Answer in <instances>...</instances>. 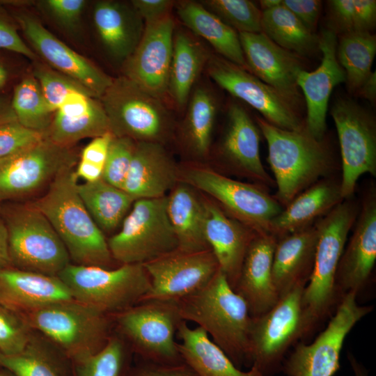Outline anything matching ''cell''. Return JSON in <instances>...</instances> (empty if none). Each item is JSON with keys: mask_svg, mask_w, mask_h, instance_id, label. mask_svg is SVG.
I'll use <instances>...</instances> for the list:
<instances>
[{"mask_svg": "<svg viewBox=\"0 0 376 376\" xmlns=\"http://www.w3.org/2000/svg\"><path fill=\"white\" fill-rule=\"evenodd\" d=\"M75 168L62 170L46 192L31 204L49 220L63 242L71 263L112 268L115 260L107 240L78 194Z\"/></svg>", "mask_w": 376, "mask_h": 376, "instance_id": "1", "label": "cell"}, {"mask_svg": "<svg viewBox=\"0 0 376 376\" xmlns=\"http://www.w3.org/2000/svg\"><path fill=\"white\" fill-rule=\"evenodd\" d=\"M177 303L184 321L196 323L237 368L249 366L252 318L219 269L204 288Z\"/></svg>", "mask_w": 376, "mask_h": 376, "instance_id": "2", "label": "cell"}, {"mask_svg": "<svg viewBox=\"0 0 376 376\" xmlns=\"http://www.w3.org/2000/svg\"><path fill=\"white\" fill-rule=\"evenodd\" d=\"M256 122L267 143V161L276 186L274 196L282 207L331 173L334 160L328 147L323 139L313 136L305 125L288 130L263 118L257 117Z\"/></svg>", "mask_w": 376, "mask_h": 376, "instance_id": "3", "label": "cell"}, {"mask_svg": "<svg viewBox=\"0 0 376 376\" xmlns=\"http://www.w3.org/2000/svg\"><path fill=\"white\" fill-rule=\"evenodd\" d=\"M73 363L100 351L112 335L111 315L75 299L58 302L22 314Z\"/></svg>", "mask_w": 376, "mask_h": 376, "instance_id": "4", "label": "cell"}, {"mask_svg": "<svg viewBox=\"0 0 376 376\" xmlns=\"http://www.w3.org/2000/svg\"><path fill=\"white\" fill-rule=\"evenodd\" d=\"M358 213L357 205L347 198L316 221L319 234L314 265L302 295V306L311 330L340 299L335 283L336 271Z\"/></svg>", "mask_w": 376, "mask_h": 376, "instance_id": "5", "label": "cell"}, {"mask_svg": "<svg viewBox=\"0 0 376 376\" xmlns=\"http://www.w3.org/2000/svg\"><path fill=\"white\" fill-rule=\"evenodd\" d=\"M57 276L75 300L108 315L141 302L151 287L141 264H124L109 269L70 263Z\"/></svg>", "mask_w": 376, "mask_h": 376, "instance_id": "6", "label": "cell"}, {"mask_svg": "<svg viewBox=\"0 0 376 376\" xmlns=\"http://www.w3.org/2000/svg\"><path fill=\"white\" fill-rule=\"evenodd\" d=\"M111 316L116 334L141 360L166 365L184 363L175 341L183 321L177 302L143 301Z\"/></svg>", "mask_w": 376, "mask_h": 376, "instance_id": "7", "label": "cell"}, {"mask_svg": "<svg viewBox=\"0 0 376 376\" xmlns=\"http://www.w3.org/2000/svg\"><path fill=\"white\" fill-rule=\"evenodd\" d=\"M8 230L13 267L57 276L68 264V253L46 217L31 203L1 210Z\"/></svg>", "mask_w": 376, "mask_h": 376, "instance_id": "8", "label": "cell"}, {"mask_svg": "<svg viewBox=\"0 0 376 376\" xmlns=\"http://www.w3.org/2000/svg\"><path fill=\"white\" fill-rule=\"evenodd\" d=\"M99 100L114 136L164 145L171 136L173 117L162 100L126 77L113 79Z\"/></svg>", "mask_w": 376, "mask_h": 376, "instance_id": "9", "label": "cell"}, {"mask_svg": "<svg viewBox=\"0 0 376 376\" xmlns=\"http://www.w3.org/2000/svg\"><path fill=\"white\" fill-rule=\"evenodd\" d=\"M179 181L209 195L228 216L258 234H270L271 221L283 209L267 187L211 169L194 166L179 169Z\"/></svg>", "mask_w": 376, "mask_h": 376, "instance_id": "10", "label": "cell"}, {"mask_svg": "<svg viewBox=\"0 0 376 376\" xmlns=\"http://www.w3.org/2000/svg\"><path fill=\"white\" fill-rule=\"evenodd\" d=\"M120 230L107 240L113 260L143 265L178 249L167 213V195L136 200Z\"/></svg>", "mask_w": 376, "mask_h": 376, "instance_id": "11", "label": "cell"}, {"mask_svg": "<svg viewBox=\"0 0 376 376\" xmlns=\"http://www.w3.org/2000/svg\"><path fill=\"white\" fill-rule=\"evenodd\" d=\"M304 288H294L267 312L251 317L249 367L256 366L263 376H272L281 370L289 348L311 331L302 306Z\"/></svg>", "mask_w": 376, "mask_h": 376, "instance_id": "12", "label": "cell"}, {"mask_svg": "<svg viewBox=\"0 0 376 376\" xmlns=\"http://www.w3.org/2000/svg\"><path fill=\"white\" fill-rule=\"evenodd\" d=\"M72 147L58 145L46 136L0 159V201L19 199L48 187L64 169L75 166Z\"/></svg>", "mask_w": 376, "mask_h": 376, "instance_id": "13", "label": "cell"}, {"mask_svg": "<svg viewBox=\"0 0 376 376\" xmlns=\"http://www.w3.org/2000/svg\"><path fill=\"white\" fill-rule=\"evenodd\" d=\"M357 294L343 295L326 328L311 344H297L283 361L281 370L288 376H334L340 369L344 341L354 325L372 311L360 306Z\"/></svg>", "mask_w": 376, "mask_h": 376, "instance_id": "14", "label": "cell"}, {"mask_svg": "<svg viewBox=\"0 0 376 376\" xmlns=\"http://www.w3.org/2000/svg\"><path fill=\"white\" fill-rule=\"evenodd\" d=\"M341 154L340 187L350 198L360 177L376 175V127L372 115L354 101L338 98L331 109Z\"/></svg>", "mask_w": 376, "mask_h": 376, "instance_id": "15", "label": "cell"}, {"mask_svg": "<svg viewBox=\"0 0 376 376\" xmlns=\"http://www.w3.org/2000/svg\"><path fill=\"white\" fill-rule=\"evenodd\" d=\"M143 266L151 287L141 301L178 302L204 288L219 269L211 249L191 253L177 249Z\"/></svg>", "mask_w": 376, "mask_h": 376, "instance_id": "16", "label": "cell"}, {"mask_svg": "<svg viewBox=\"0 0 376 376\" xmlns=\"http://www.w3.org/2000/svg\"><path fill=\"white\" fill-rule=\"evenodd\" d=\"M206 69L215 83L251 106L269 123L288 130L304 125L294 108L277 91L246 69L214 54H210Z\"/></svg>", "mask_w": 376, "mask_h": 376, "instance_id": "17", "label": "cell"}, {"mask_svg": "<svg viewBox=\"0 0 376 376\" xmlns=\"http://www.w3.org/2000/svg\"><path fill=\"white\" fill-rule=\"evenodd\" d=\"M14 19L36 52L58 72L77 82L100 99L113 78L79 54L26 12H16Z\"/></svg>", "mask_w": 376, "mask_h": 376, "instance_id": "18", "label": "cell"}, {"mask_svg": "<svg viewBox=\"0 0 376 376\" xmlns=\"http://www.w3.org/2000/svg\"><path fill=\"white\" fill-rule=\"evenodd\" d=\"M174 27L171 14L145 23L137 47L123 62V76L162 100L168 94Z\"/></svg>", "mask_w": 376, "mask_h": 376, "instance_id": "19", "label": "cell"}, {"mask_svg": "<svg viewBox=\"0 0 376 376\" xmlns=\"http://www.w3.org/2000/svg\"><path fill=\"white\" fill-rule=\"evenodd\" d=\"M246 70L277 91L292 107L299 100L297 78L304 70L298 55L263 33H238Z\"/></svg>", "mask_w": 376, "mask_h": 376, "instance_id": "20", "label": "cell"}, {"mask_svg": "<svg viewBox=\"0 0 376 376\" xmlns=\"http://www.w3.org/2000/svg\"><path fill=\"white\" fill-rule=\"evenodd\" d=\"M352 236L345 246L336 274V288L341 297L357 294L366 284L376 260V196L366 195L359 210Z\"/></svg>", "mask_w": 376, "mask_h": 376, "instance_id": "21", "label": "cell"}, {"mask_svg": "<svg viewBox=\"0 0 376 376\" xmlns=\"http://www.w3.org/2000/svg\"><path fill=\"white\" fill-rule=\"evenodd\" d=\"M336 33L324 30L319 36V49L322 58L319 67L312 72L302 70L297 84L304 95L307 116L305 126L316 139H323L326 131V116L333 89L346 81L345 72L336 54Z\"/></svg>", "mask_w": 376, "mask_h": 376, "instance_id": "22", "label": "cell"}, {"mask_svg": "<svg viewBox=\"0 0 376 376\" xmlns=\"http://www.w3.org/2000/svg\"><path fill=\"white\" fill-rule=\"evenodd\" d=\"M260 130L240 105L232 104L220 152L228 166L267 189L275 182L265 169L259 152Z\"/></svg>", "mask_w": 376, "mask_h": 376, "instance_id": "23", "label": "cell"}, {"mask_svg": "<svg viewBox=\"0 0 376 376\" xmlns=\"http://www.w3.org/2000/svg\"><path fill=\"white\" fill-rule=\"evenodd\" d=\"M205 204L206 241L234 290L248 248L258 233L228 216L214 201L206 200Z\"/></svg>", "mask_w": 376, "mask_h": 376, "instance_id": "24", "label": "cell"}, {"mask_svg": "<svg viewBox=\"0 0 376 376\" xmlns=\"http://www.w3.org/2000/svg\"><path fill=\"white\" fill-rule=\"evenodd\" d=\"M179 181V169L163 144L136 141L122 189L135 200L166 196Z\"/></svg>", "mask_w": 376, "mask_h": 376, "instance_id": "25", "label": "cell"}, {"mask_svg": "<svg viewBox=\"0 0 376 376\" xmlns=\"http://www.w3.org/2000/svg\"><path fill=\"white\" fill-rule=\"evenodd\" d=\"M276 241L271 234L256 235L248 248L234 289L246 301L252 318L267 312L279 299L272 276Z\"/></svg>", "mask_w": 376, "mask_h": 376, "instance_id": "26", "label": "cell"}, {"mask_svg": "<svg viewBox=\"0 0 376 376\" xmlns=\"http://www.w3.org/2000/svg\"><path fill=\"white\" fill-rule=\"evenodd\" d=\"M74 299L57 276L19 269H0V304L22 314Z\"/></svg>", "mask_w": 376, "mask_h": 376, "instance_id": "27", "label": "cell"}, {"mask_svg": "<svg viewBox=\"0 0 376 376\" xmlns=\"http://www.w3.org/2000/svg\"><path fill=\"white\" fill-rule=\"evenodd\" d=\"M318 234L315 222L277 239L272 276L279 298L298 286L306 285L313 268Z\"/></svg>", "mask_w": 376, "mask_h": 376, "instance_id": "28", "label": "cell"}, {"mask_svg": "<svg viewBox=\"0 0 376 376\" xmlns=\"http://www.w3.org/2000/svg\"><path fill=\"white\" fill-rule=\"evenodd\" d=\"M109 132V122L100 100L77 94L58 107L45 136L58 145L72 147L79 140Z\"/></svg>", "mask_w": 376, "mask_h": 376, "instance_id": "29", "label": "cell"}, {"mask_svg": "<svg viewBox=\"0 0 376 376\" xmlns=\"http://www.w3.org/2000/svg\"><path fill=\"white\" fill-rule=\"evenodd\" d=\"M340 182L323 178L298 194L271 221L269 233L279 239L315 224L340 204Z\"/></svg>", "mask_w": 376, "mask_h": 376, "instance_id": "30", "label": "cell"}, {"mask_svg": "<svg viewBox=\"0 0 376 376\" xmlns=\"http://www.w3.org/2000/svg\"><path fill=\"white\" fill-rule=\"evenodd\" d=\"M98 35L109 54L125 61L137 47L145 22L131 3L100 1L93 9Z\"/></svg>", "mask_w": 376, "mask_h": 376, "instance_id": "31", "label": "cell"}, {"mask_svg": "<svg viewBox=\"0 0 376 376\" xmlns=\"http://www.w3.org/2000/svg\"><path fill=\"white\" fill-rule=\"evenodd\" d=\"M176 334L182 359L197 376H263L252 365L247 371L237 368L201 328H190L182 321Z\"/></svg>", "mask_w": 376, "mask_h": 376, "instance_id": "32", "label": "cell"}, {"mask_svg": "<svg viewBox=\"0 0 376 376\" xmlns=\"http://www.w3.org/2000/svg\"><path fill=\"white\" fill-rule=\"evenodd\" d=\"M167 213L178 250L191 253L210 249L205 235V201L194 188L184 182L177 185L167 196Z\"/></svg>", "mask_w": 376, "mask_h": 376, "instance_id": "33", "label": "cell"}, {"mask_svg": "<svg viewBox=\"0 0 376 376\" xmlns=\"http://www.w3.org/2000/svg\"><path fill=\"white\" fill-rule=\"evenodd\" d=\"M176 4L178 15L188 29L207 40L220 56L246 70L239 35L236 31L206 9L200 2L182 1Z\"/></svg>", "mask_w": 376, "mask_h": 376, "instance_id": "34", "label": "cell"}, {"mask_svg": "<svg viewBox=\"0 0 376 376\" xmlns=\"http://www.w3.org/2000/svg\"><path fill=\"white\" fill-rule=\"evenodd\" d=\"M210 56L204 46L188 31H174L168 94L179 108L187 104L193 86Z\"/></svg>", "mask_w": 376, "mask_h": 376, "instance_id": "35", "label": "cell"}, {"mask_svg": "<svg viewBox=\"0 0 376 376\" xmlns=\"http://www.w3.org/2000/svg\"><path fill=\"white\" fill-rule=\"evenodd\" d=\"M0 366L15 376H74L73 363L56 346L33 334L18 354H0Z\"/></svg>", "mask_w": 376, "mask_h": 376, "instance_id": "36", "label": "cell"}, {"mask_svg": "<svg viewBox=\"0 0 376 376\" xmlns=\"http://www.w3.org/2000/svg\"><path fill=\"white\" fill-rule=\"evenodd\" d=\"M77 188L86 210L104 234L118 228L136 201L102 178L78 184Z\"/></svg>", "mask_w": 376, "mask_h": 376, "instance_id": "37", "label": "cell"}, {"mask_svg": "<svg viewBox=\"0 0 376 376\" xmlns=\"http://www.w3.org/2000/svg\"><path fill=\"white\" fill-rule=\"evenodd\" d=\"M182 125V138L188 150L203 158L209 152L217 104L211 91L198 86L191 92Z\"/></svg>", "mask_w": 376, "mask_h": 376, "instance_id": "38", "label": "cell"}, {"mask_svg": "<svg viewBox=\"0 0 376 376\" xmlns=\"http://www.w3.org/2000/svg\"><path fill=\"white\" fill-rule=\"evenodd\" d=\"M261 32L277 45L298 56L311 55L319 49V36L308 30L282 3L262 11Z\"/></svg>", "mask_w": 376, "mask_h": 376, "instance_id": "39", "label": "cell"}, {"mask_svg": "<svg viewBox=\"0 0 376 376\" xmlns=\"http://www.w3.org/2000/svg\"><path fill=\"white\" fill-rule=\"evenodd\" d=\"M375 54L376 37L370 32L342 35L337 44L336 54L351 91H359L372 73Z\"/></svg>", "mask_w": 376, "mask_h": 376, "instance_id": "40", "label": "cell"}, {"mask_svg": "<svg viewBox=\"0 0 376 376\" xmlns=\"http://www.w3.org/2000/svg\"><path fill=\"white\" fill-rule=\"evenodd\" d=\"M11 106L17 120L31 130L46 134L54 112L39 83L33 76L24 78L15 88Z\"/></svg>", "mask_w": 376, "mask_h": 376, "instance_id": "41", "label": "cell"}, {"mask_svg": "<svg viewBox=\"0 0 376 376\" xmlns=\"http://www.w3.org/2000/svg\"><path fill=\"white\" fill-rule=\"evenodd\" d=\"M132 354L125 340L113 333L100 351L73 363L74 376H124L132 365Z\"/></svg>", "mask_w": 376, "mask_h": 376, "instance_id": "42", "label": "cell"}, {"mask_svg": "<svg viewBox=\"0 0 376 376\" xmlns=\"http://www.w3.org/2000/svg\"><path fill=\"white\" fill-rule=\"evenodd\" d=\"M329 6L332 31L336 33L370 32L375 25V0H332Z\"/></svg>", "mask_w": 376, "mask_h": 376, "instance_id": "43", "label": "cell"}, {"mask_svg": "<svg viewBox=\"0 0 376 376\" xmlns=\"http://www.w3.org/2000/svg\"><path fill=\"white\" fill-rule=\"evenodd\" d=\"M200 3L237 33L261 32L262 11L249 0H205Z\"/></svg>", "mask_w": 376, "mask_h": 376, "instance_id": "44", "label": "cell"}, {"mask_svg": "<svg viewBox=\"0 0 376 376\" xmlns=\"http://www.w3.org/2000/svg\"><path fill=\"white\" fill-rule=\"evenodd\" d=\"M31 329L22 313L0 304V354L22 352L31 338Z\"/></svg>", "mask_w": 376, "mask_h": 376, "instance_id": "45", "label": "cell"}, {"mask_svg": "<svg viewBox=\"0 0 376 376\" xmlns=\"http://www.w3.org/2000/svg\"><path fill=\"white\" fill-rule=\"evenodd\" d=\"M136 141L126 137H113L104 165L102 179L122 189L132 162Z\"/></svg>", "mask_w": 376, "mask_h": 376, "instance_id": "46", "label": "cell"}, {"mask_svg": "<svg viewBox=\"0 0 376 376\" xmlns=\"http://www.w3.org/2000/svg\"><path fill=\"white\" fill-rule=\"evenodd\" d=\"M33 76L39 83L45 99L54 113L69 93L85 88L69 77L42 65L35 68Z\"/></svg>", "mask_w": 376, "mask_h": 376, "instance_id": "47", "label": "cell"}, {"mask_svg": "<svg viewBox=\"0 0 376 376\" xmlns=\"http://www.w3.org/2000/svg\"><path fill=\"white\" fill-rule=\"evenodd\" d=\"M45 136L17 120L0 125V159L32 145Z\"/></svg>", "mask_w": 376, "mask_h": 376, "instance_id": "48", "label": "cell"}, {"mask_svg": "<svg viewBox=\"0 0 376 376\" xmlns=\"http://www.w3.org/2000/svg\"><path fill=\"white\" fill-rule=\"evenodd\" d=\"M51 17L65 29L79 25L86 1L84 0H46L41 2Z\"/></svg>", "mask_w": 376, "mask_h": 376, "instance_id": "49", "label": "cell"}, {"mask_svg": "<svg viewBox=\"0 0 376 376\" xmlns=\"http://www.w3.org/2000/svg\"><path fill=\"white\" fill-rule=\"evenodd\" d=\"M16 21L0 3V49L10 51L35 60L37 55L18 33Z\"/></svg>", "mask_w": 376, "mask_h": 376, "instance_id": "50", "label": "cell"}, {"mask_svg": "<svg viewBox=\"0 0 376 376\" xmlns=\"http://www.w3.org/2000/svg\"><path fill=\"white\" fill-rule=\"evenodd\" d=\"M124 376H197L186 363L166 365L141 360L131 365Z\"/></svg>", "mask_w": 376, "mask_h": 376, "instance_id": "51", "label": "cell"}, {"mask_svg": "<svg viewBox=\"0 0 376 376\" xmlns=\"http://www.w3.org/2000/svg\"><path fill=\"white\" fill-rule=\"evenodd\" d=\"M282 5L299 19L308 30L313 31L321 12V1L282 0Z\"/></svg>", "mask_w": 376, "mask_h": 376, "instance_id": "52", "label": "cell"}, {"mask_svg": "<svg viewBox=\"0 0 376 376\" xmlns=\"http://www.w3.org/2000/svg\"><path fill=\"white\" fill-rule=\"evenodd\" d=\"M174 2L170 0H133L131 4L146 23L171 14Z\"/></svg>", "mask_w": 376, "mask_h": 376, "instance_id": "53", "label": "cell"}, {"mask_svg": "<svg viewBox=\"0 0 376 376\" xmlns=\"http://www.w3.org/2000/svg\"><path fill=\"white\" fill-rule=\"evenodd\" d=\"M113 137L109 132L93 139L81 150L80 159L104 166Z\"/></svg>", "mask_w": 376, "mask_h": 376, "instance_id": "54", "label": "cell"}, {"mask_svg": "<svg viewBox=\"0 0 376 376\" xmlns=\"http://www.w3.org/2000/svg\"><path fill=\"white\" fill-rule=\"evenodd\" d=\"M104 166L84 159L77 162L75 168L77 178H81L85 182H91L102 178Z\"/></svg>", "mask_w": 376, "mask_h": 376, "instance_id": "55", "label": "cell"}, {"mask_svg": "<svg viewBox=\"0 0 376 376\" xmlns=\"http://www.w3.org/2000/svg\"><path fill=\"white\" fill-rule=\"evenodd\" d=\"M9 267L13 266L9 253L8 230L0 215V269Z\"/></svg>", "mask_w": 376, "mask_h": 376, "instance_id": "56", "label": "cell"}, {"mask_svg": "<svg viewBox=\"0 0 376 376\" xmlns=\"http://www.w3.org/2000/svg\"><path fill=\"white\" fill-rule=\"evenodd\" d=\"M360 94L366 100L374 102L376 97V72L373 71L359 89Z\"/></svg>", "mask_w": 376, "mask_h": 376, "instance_id": "57", "label": "cell"}, {"mask_svg": "<svg viewBox=\"0 0 376 376\" xmlns=\"http://www.w3.org/2000/svg\"><path fill=\"white\" fill-rule=\"evenodd\" d=\"M17 120L11 103L0 97V125Z\"/></svg>", "mask_w": 376, "mask_h": 376, "instance_id": "58", "label": "cell"}, {"mask_svg": "<svg viewBox=\"0 0 376 376\" xmlns=\"http://www.w3.org/2000/svg\"><path fill=\"white\" fill-rule=\"evenodd\" d=\"M348 359L354 376L368 375L367 369L350 352L348 353Z\"/></svg>", "mask_w": 376, "mask_h": 376, "instance_id": "59", "label": "cell"}, {"mask_svg": "<svg viewBox=\"0 0 376 376\" xmlns=\"http://www.w3.org/2000/svg\"><path fill=\"white\" fill-rule=\"evenodd\" d=\"M261 11L270 10L281 5L282 0H261L259 1Z\"/></svg>", "mask_w": 376, "mask_h": 376, "instance_id": "60", "label": "cell"}, {"mask_svg": "<svg viewBox=\"0 0 376 376\" xmlns=\"http://www.w3.org/2000/svg\"><path fill=\"white\" fill-rule=\"evenodd\" d=\"M8 74L6 69L0 64V88L3 87L8 81Z\"/></svg>", "mask_w": 376, "mask_h": 376, "instance_id": "61", "label": "cell"}, {"mask_svg": "<svg viewBox=\"0 0 376 376\" xmlns=\"http://www.w3.org/2000/svg\"><path fill=\"white\" fill-rule=\"evenodd\" d=\"M0 376H15L12 373L8 370L0 366Z\"/></svg>", "mask_w": 376, "mask_h": 376, "instance_id": "62", "label": "cell"}]
</instances>
